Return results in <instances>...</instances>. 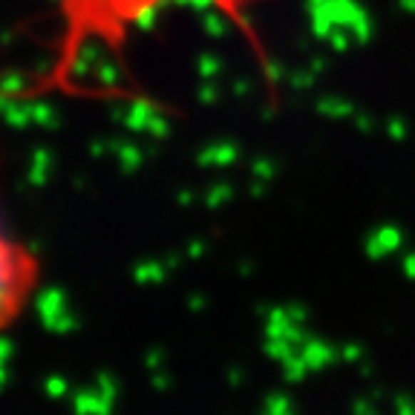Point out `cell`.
I'll return each mask as SVG.
<instances>
[{"label": "cell", "instance_id": "cell-1", "mask_svg": "<svg viewBox=\"0 0 415 415\" xmlns=\"http://www.w3.org/2000/svg\"><path fill=\"white\" fill-rule=\"evenodd\" d=\"M170 4L179 0H52L55 12V41L49 66L21 93V98H49L76 96L78 66L90 49H104L121 58L133 35L153 24ZM211 4L248 38L257 43L254 26L248 24V0H211Z\"/></svg>", "mask_w": 415, "mask_h": 415}, {"label": "cell", "instance_id": "cell-2", "mask_svg": "<svg viewBox=\"0 0 415 415\" xmlns=\"http://www.w3.org/2000/svg\"><path fill=\"white\" fill-rule=\"evenodd\" d=\"M41 283L43 262L38 251L12 231L0 208V337L24 323Z\"/></svg>", "mask_w": 415, "mask_h": 415}]
</instances>
